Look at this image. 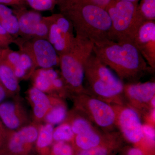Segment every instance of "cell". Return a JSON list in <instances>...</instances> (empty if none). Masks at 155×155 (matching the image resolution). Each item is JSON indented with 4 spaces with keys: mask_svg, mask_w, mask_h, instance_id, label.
Returning a JSON list of instances; mask_svg holds the SVG:
<instances>
[{
    "mask_svg": "<svg viewBox=\"0 0 155 155\" xmlns=\"http://www.w3.org/2000/svg\"><path fill=\"white\" fill-rule=\"evenodd\" d=\"M62 15L70 21L76 36L94 45L111 39L112 22L105 9L88 0H61Z\"/></svg>",
    "mask_w": 155,
    "mask_h": 155,
    "instance_id": "6da1fadb",
    "label": "cell"
},
{
    "mask_svg": "<svg viewBox=\"0 0 155 155\" xmlns=\"http://www.w3.org/2000/svg\"><path fill=\"white\" fill-rule=\"evenodd\" d=\"M93 52L124 84L137 82L153 69L131 43L109 40L94 45Z\"/></svg>",
    "mask_w": 155,
    "mask_h": 155,
    "instance_id": "7a4b0ae2",
    "label": "cell"
},
{
    "mask_svg": "<svg viewBox=\"0 0 155 155\" xmlns=\"http://www.w3.org/2000/svg\"><path fill=\"white\" fill-rule=\"evenodd\" d=\"M84 80L88 94L110 104L125 105L124 83L93 52L84 67Z\"/></svg>",
    "mask_w": 155,
    "mask_h": 155,
    "instance_id": "3957f363",
    "label": "cell"
},
{
    "mask_svg": "<svg viewBox=\"0 0 155 155\" xmlns=\"http://www.w3.org/2000/svg\"><path fill=\"white\" fill-rule=\"evenodd\" d=\"M94 45L88 40L76 36L69 50L59 56L64 80L76 94H87L84 85V67Z\"/></svg>",
    "mask_w": 155,
    "mask_h": 155,
    "instance_id": "277c9868",
    "label": "cell"
},
{
    "mask_svg": "<svg viewBox=\"0 0 155 155\" xmlns=\"http://www.w3.org/2000/svg\"><path fill=\"white\" fill-rule=\"evenodd\" d=\"M105 9L112 22V40L134 44L139 28L145 22L140 14L137 3L112 0Z\"/></svg>",
    "mask_w": 155,
    "mask_h": 155,
    "instance_id": "5b68a950",
    "label": "cell"
},
{
    "mask_svg": "<svg viewBox=\"0 0 155 155\" xmlns=\"http://www.w3.org/2000/svg\"><path fill=\"white\" fill-rule=\"evenodd\" d=\"M111 105L115 111L116 129L125 141L141 150L144 155H155V145L145 138L137 113L126 105Z\"/></svg>",
    "mask_w": 155,
    "mask_h": 155,
    "instance_id": "8992f818",
    "label": "cell"
},
{
    "mask_svg": "<svg viewBox=\"0 0 155 155\" xmlns=\"http://www.w3.org/2000/svg\"><path fill=\"white\" fill-rule=\"evenodd\" d=\"M75 97L77 110L96 127L105 133L117 130L112 105L87 93L78 94Z\"/></svg>",
    "mask_w": 155,
    "mask_h": 155,
    "instance_id": "52a82bcc",
    "label": "cell"
},
{
    "mask_svg": "<svg viewBox=\"0 0 155 155\" xmlns=\"http://www.w3.org/2000/svg\"><path fill=\"white\" fill-rule=\"evenodd\" d=\"M123 95L125 105L134 110L141 119L152 110L150 103L155 96V82L124 84Z\"/></svg>",
    "mask_w": 155,
    "mask_h": 155,
    "instance_id": "ba28073f",
    "label": "cell"
},
{
    "mask_svg": "<svg viewBox=\"0 0 155 155\" xmlns=\"http://www.w3.org/2000/svg\"><path fill=\"white\" fill-rule=\"evenodd\" d=\"M50 19L48 41L60 56L67 51L74 42L75 37L73 35V26L63 15H58L55 20L54 16Z\"/></svg>",
    "mask_w": 155,
    "mask_h": 155,
    "instance_id": "9c48e42d",
    "label": "cell"
},
{
    "mask_svg": "<svg viewBox=\"0 0 155 155\" xmlns=\"http://www.w3.org/2000/svg\"><path fill=\"white\" fill-rule=\"evenodd\" d=\"M134 44L152 69L155 68V21H145L136 34Z\"/></svg>",
    "mask_w": 155,
    "mask_h": 155,
    "instance_id": "30bf717a",
    "label": "cell"
},
{
    "mask_svg": "<svg viewBox=\"0 0 155 155\" xmlns=\"http://www.w3.org/2000/svg\"><path fill=\"white\" fill-rule=\"evenodd\" d=\"M31 52L28 53L38 66L49 69L60 61L59 57L52 45L45 39L38 38L33 42Z\"/></svg>",
    "mask_w": 155,
    "mask_h": 155,
    "instance_id": "8fae6325",
    "label": "cell"
},
{
    "mask_svg": "<svg viewBox=\"0 0 155 155\" xmlns=\"http://www.w3.org/2000/svg\"><path fill=\"white\" fill-rule=\"evenodd\" d=\"M38 132L32 126L24 127L14 134L9 140L8 149L14 154H21L28 149L29 145L36 141Z\"/></svg>",
    "mask_w": 155,
    "mask_h": 155,
    "instance_id": "7c38bea8",
    "label": "cell"
},
{
    "mask_svg": "<svg viewBox=\"0 0 155 155\" xmlns=\"http://www.w3.org/2000/svg\"><path fill=\"white\" fill-rule=\"evenodd\" d=\"M116 131L107 133L96 129L75 135L73 141L76 151L90 149L103 144L110 139Z\"/></svg>",
    "mask_w": 155,
    "mask_h": 155,
    "instance_id": "4fadbf2b",
    "label": "cell"
},
{
    "mask_svg": "<svg viewBox=\"0 0 155 155\" xmlns=\"http://www.w3.org/2000/svg\"><path fill=\"white\" fill-rule=\"evenodd\" d=\"M125 142L116 130L113 136L103 144L90 149L76 151L75 155H116L125 146Z\"/></svg>",
    "mask_w": 155,
    "mask_h": 155,
    "instance_id": "5bb4252c",
    "label": "cell"
},
{
    "mask_svg": "<svg viewBox=\"0 0 155 155\" xmlns=\"http://www.w3.org/2000/svg\"><path fill=\"white\" fill-rule=\"evenodd\" d=\"M19 31L27 35H34L38 25L42 19L41 15L34 11H26L19 18Z\"/></svg>",
    "mask_w": 155,
    "mask_h": 155,
    "instance_id": "9a60e30c",
    "label": "cell"
},
{
    "mask_svg": "<svg viewBox=\"0 0 155 155\" xmlns=\"http://www.w3.org/2000/svg\"><path fill=\"white\" fill-rule=\"evenodd\" d=\"M30 96L34 104L35 115L37 118H42L51 105L49 100L43 92L35 87L30 90Z\"/></svg>",
    "mask_w": 155,
    "mask_h": 155,
    "instance_id": "2e32d148",
    "label": "cell"
},
{
    "mask_svg": "<svg viewBox=\"0 0 155 155\" xmlns=\"http://www.w3.org/2000/svg\"><path fill=\"white\" fill-rule=\"evenodd\" d=\"M0 81L4 87L11 91L18 88L17 78L12 66L7 61L0 58Z\"/></svg>",
    "mask_w": 155,
    "mask_h": 155,
    "instance_id": "e0dca14e",
    "label": "cell"
},
{
    "mask_svg": "<svg viewBox=\"0 0 155 155\" xmlns=\"http://www.w3.org/2000/svg\"><path fill=\"white\" fill-rule=\"evenodd\" d=\"M0 118L5 126L10 129H16L20 122L15 113V105L11 102H5L0 104Z\"/></svg>",
    "mask_w": 155,
    "mask_h": 155,
    "instance_id": "ac0fdd59",
    "label": "cell"
},
{
    "mask_svg": "<svg viewBox=\"0 0 155 155\" xmlns=\"http://www.w3.org/2000/svg\"><path fill=\"white\" fill-rule=\"evenodd\" d=\"M80 115L72 119L70 124L75 135L81 134L98 129L94 126L86 117L79 113Z\"/></svg>",
    "mask_w": 155,
    "mask_h": 155,
    "instance_id": "d6986e66",
    "label": "cell"
},
{
    "mask_svg": "<svg viewBox=\"0 0 155 155\" xmlns=\"http://www.w3.org/2000/svg\"><path fill=\"white\" fill-rule=\"evenodd\" d=\"M54 128L51 124L42 127L36 140V146L39 150H45L51 145L53 140Z\"/></svg>",
    "mask_w": 155,
    "mask_h": 155,
    "instance_id": "ffe728a7",
    "label": "cell"
},
{
    "mask_svg": "<svg viewBox=\"0 0 155 155\" xmlns=\"http://www.w3.org/2000/svg\"><path fill=\"white\" fill-rule=\"evenodd\" d=\"M138 9L144 21H155V0H142Z\"/></svg>",
    "mask_w": 155,
    "mask_h": 155,
    "instance_id": "44dd1931",
    "label": "cell"
},
{
    "mask_svg": "<svg viewBox=\"0 0 155 155\" xmlns=\"http://www.w3.org/2000/svg\"><path fill=\"white\" fill-rule=\"evenodd\" d=\"M75 134L69 124L65 123L56 128L53 133V139L57 142H68L73 140Z\"/></svg>",
    "mask_w": 155,
    "mask_h": 155,
    "instance_id": "7402d4cb",
    "label": "cell"
},
{
    "mask_svg": "<svg viewBox=\"0 0 155 155\" xmlns=\"http://www.w3.org/2000/svg\"><path fill=\"white\" fill-rule=\"evenodd\" d=\"M67 116L66 107L63 105H59L50 111L46 116V119L51 124H59L64 121Z\"/></svg>",
    "mask_w": 155,
    "mask_h": 155,
    "instance_id": "603a6c76",
    "label": "cell"
},
{
    "mask_svg": "<svg viewBox=\"0 0 155 155\" xmlns=\"http://www.w3.org/2000/svg\"><path fill=\"white\" fill-rule=\"evenodd\" d=\"M0 24L10 35H16L19 32L18 18L13 14L1 20Z\"/></svg>",
    "mask_w": 155,
    "mask_h": 155,
    "instance_id": "cb8c5ba5",
    "label": "cell"
},
{
    "mask_svg": "<svg viewBox=\"0 0 155 155\" xmlns=\"http://www.w3.org/2000/svg\"><path fill=\"white\" fill-rule=\"evenodd\" d=\"M32 8L40 11H49L53 8L54 1L53 0H25Z\"/></svg>",
    "mask_w": 155,
    "mask_h": 155,
    "instance_id": "d4e9b609",
    "label": "cell"
},
{
    "mask_svg": "<svg viewBox=\"0 0 155 155\" xmlns=\"http://www.w3.org/2000/svg\"><path fill=\"white\" fill-rule=\"evenodd\" d=\"M48 18H42L41 21L38 25L34 35L37 36L39 38L45 39L47 37L49 30V24H48Z\"/></svg>",
    "mask_w": 155,
    "mask_h": 155,
    "instance_id": "484cf974",
    "label": "cell"
},
{
    "mask_svg": "<svg viewBox=\"0 0 155 155\" xmlns=\"http://www.w3.org/2000/svg\"><path fill=\"white\" fill-rule=\"evenodd\" d=\"M35 84L37 88L42 91H45L50 88L52 84L47 78L38 74L35 78Z\"/></svg>",
    "mask_w": 155,
    "mask_h": 155,
    "instance_id": "4316f807",
    "label": "cell"
},
{
    "mask_svg": "<svg viewBox=\"0 0 155 155\" xmlns=\"http://www.w3.org/2000/svg\"><path fill=\"white\" fill-rule=\"evenodd\" d=\"M142 130L146 139L152 144L155 145V127L147 124L142 123Z\"/></svg>",
    "mask_w": 155,
    "mask_h": 155,
    "instance_id": "83f0119b",
    "label": "cell"
},
{
    "mask_svg": "<svg viewBox=\"0 0 155 155\" xmlns=\"http://www.w3.org/2000/svg\"><path fill=\"white\" fill-rule=\"evenodd\" d=\"M32 63L33 60L32 58L28 53L25 52L22 54H20L19 64L18 66H20L26 70L31 67Z\"/></svg>",
    "mask_w": 155,
    "mask_h": 155,
    "instance_id": "f1b7e54d",
    "label": "cell"
},
{
    "mask_svg": "<svg viewBox=\"0 0 155 155\" xmlns=\"http://www.w3.org/2000/svg\"><path fill=\"white\" fill-rule=\"evenodd\" d=\"M13 41L11 35L0 24V47H6Z\"/></svg>",
    "mask_w": 155,
    "mask_h": 155,
    "instance_id": "f546056e",
    "label": "cell"
},
{
    "mask_svg": "<svg viewBox=\"0 0 155 155\" xmlns=\"http://www.w3.org/2000/svg\"><path fill=\"white\" fill-rule=\"evenodd\" d=\"M120 152L121 155H144L141 150L133 146H125Z\"/></svg>",
    "mask_w": 155,
    "mask_h": 155,
    "instance_id": "4dcf8cb0",
    "label": "cell"
},
{
    "mask_svg": "<svg viewBox=\"0 0 155 155\" xmlns=\"http://www.w3.org/2000/svg\"><path fill=\"white\" fill-rule=\"evenodd\" d=\"M38 74L45 76L51 82L58 78L57 72L53 69H41L39 71Z\"/></svg>",
    "mask_w": 155,
    "mask_h": 155,
    "instance_id": "1f68e13d",
    "label": "cell"
},
{
    "mask_svg": "<svg viewBox=\"0 0 155 155\" xmlns=\"http://www.w3.org/2000/svg\"><path fill=\"white\" fill-rule=\"evenodd\" d=\"M75 150L73 147L64 142L61 147L60 155H75Z\"/></svg>",
    "mask_w": 155,
    "mask_h": 155,
    "instance_id": "d6a6232c",
    "label": "cell"
},
{
    "mask_svg": "<svg viewBox=\"0 0 155 155\" xmlns=\"http://www.w3.org/2000/svg\"><path fill=\"white\" fill-rule=\"evenodd\" d=\"M13 15L12 9L5 5L0 4V21Z\"/></svg>",
    "mask_w": 155,
    "mask_h": 155,
    "instance_id": "836d02e7",
    "label": "cell"
},
{
    "mask_svg": "<svg viewBox=\"0 0 155 155\" xmlns=\"http://www.w3.org/2000/svg\"><path fill=\"white\" fill-rule=\"evenodd\" d=\"M94 4L95 5L105 9L106 7L110 3L112 0H88Z\"/></svg>",
    "mask_w": 155,
    "mask_h": 155,
    "instance_id": "e575fe53",
    "label": "cell"
},
{
    "mask_svg": "<svg viewBox=\"0 0 155 155\" xmlns=\"http://www.w3.org/2000/svg\"><path fill=\"white\" fill-rule=\"evenodd\" d=\"M14 70L15 76L18 78L23 77L25 75V71H26L25 69H23L22 67L19 66L14 67Z\"/></svg>",
    "mask_w": 155,
    "mask_h": 155,
    "instance_id": "d590c367",
    "label": "cell"
},
{
    "mask_svg": "<svg viewBox=\"0 0 155 155\" xmlns=\"http://www.w3.org/2000/svg\"><path fill=\"white\" fill-rule=\"evenodd\" d=\"M25 0H0V4L4 5H18L22 4Z\"/></svg>",
    "mask_w": 155,
    "mask_h": 155,
    "instance_id": "8d00e7d4",
    "label": "cell"
},
{
    "mask_svg": "<svg viewBox=\"0 0 155 155\" xmlns=\"http://www.w3.org/2000/svg\"><path fill=\"white\" fill-rule=\"evenodd\" d=\"M51 84L56 88L61 89L64 86V83L63 81L58 78L53 80Z\"/></svg>",
    "mask_w": 155,
    "mask_h": 155,
    "instance_id": "74e56055",
    "label": "cell"
},
{
    "mask_svg": "<svg viewBox=\"0 0 155 155\" xmlns=\"http://www.w3.org/2000/svg\"><path fill=\"white\" fill-rule=\"evenodd\" d=\"M6 96L5 91L4 87L0 81V103L5 99Z\"/></svg>",
    "mask_w": 155,
    "mask_h": 155,
    "instance_id": "f35d334b",
    "label": "cell"
},
{
    "mask_svg": "<svg viewBox=\"0 0 155 155\" xmlns=\"http://www.w3.org/2000/svg\"><path fill=\"white\" fill-rule=\"evenodd\" d=\"M2 129L0 126V144L2 143Z\"/></svg>",
    "mask_w": 155,
    "mask_h": 155,
    "instance_id": "ab89813d",
    "label": "cell"
},
{
    "mask_svg": "<svg viewBox=\"0 0 155 155\" xmlns=\"http://www.w3.org/2000/svg\"><path fill=\"white\" fill-rule=\"evenodd\" d=\"M120 1H127V2H131L137 3L138 0H120Z\"/></svg>",
    "mask_w": 155,
    "mask_h": 155,
    "instance_id": "60d3db41",
    "label": "cell"
},
{
    "mask_svg": "<svg viewBox=\"0 0 155 155\" xmlns=\"http://www.w3.org/2000/svg\"><path fill=\"white\" fill-rule=\"evenodd\" d=\"M1 155H14V154H13V155H7V154H5L3 153L2 154H1Z\"/></svg>",
    "mask_w": 155,
    "mask_h": 155,
    "instance_id": "b9f144b4",
    "label": "cell"
},
{
    "mask_svg": "<svg viewBox=\"0 0 155 155\" xmlns=\"http://www.w3.org/2000/svg\"></svg>",
    "mask_w": 155,
    "mask_h": 155,
    "instance_id": "7bdbcfd3",
    "label": "cell"
}]
</instances>
